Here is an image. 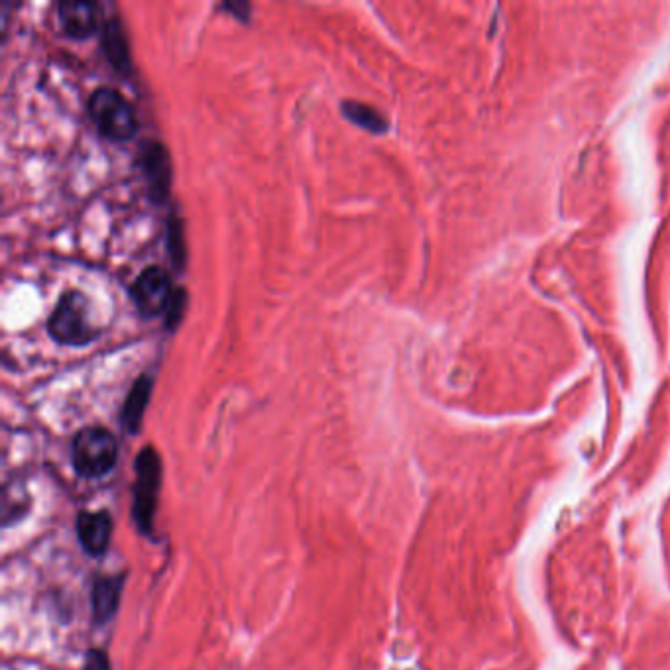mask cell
<instances>
[{
    "instance_id": "cell-1",
    "label": "cell",
    "mask_w": 670,
    "mask_h": 670,
    "mask_svg": "<svg viewBox=\"0 0 670 670\" xmlns=\"http://www.w3.org/2000/svg\"><path fill=\"white\" fill-rule=\"evenodd\" d=\"M134 488H132V519L138 531L146 537H152L156 511L162 492V458L154 447H146L138 452L134 462Z\"/></svg>"
},
{
    "instance_id": "cell-2",
    "label": "cell",
    "mask_w": 670,
    "mask_h": 670,
    "mask_svg": "<svg viewBox=\"0 0 670 670\" xmlns=\"http://www.w3.org/2000/svg\"><path fill=\"white\" fill-rule=\"evenodd\" d=\"M118 443L105 427L81 429L71 445V462L75 472L85 480H99L114 468Z\"/></svg>"
},
{
    "instance_id": "cell-3",
    "label": "cell",
    "mask_w": 670,
    "mask_h": 670,
    "mask_svg": "<svg viewBox=\"0 0 670 670\" xmlns=\"http://www.w3.org/2000/svg\"><path fill=\"white\" fill-rule=\"evenodd\" d=\"M48 331L56 342L67 346H83L97 336L89 317V301L81 291H65L59 297L48 321Z\"/></svg>"
},
{
    "instance_id": "cell-4",
    "label": "cell",
    "mask_w": 670,
    "mask_h": 670,
    "mask_svg": "<svg viewBox=\"0 0 670 670\" xmlns=\"http://www.w3.org/2000/svg\"><path fill=\"white\" fill-rule=\"evenodd\" d=\"M89 112L99 132L114 142L130 140L138 130V120L130 103L111 87H99L89 99Z\"/></svg>"
},
{
    "instance_id": "cell-5",
    "label": "cell",
    "mask_w": 670,
    "mask_h": 670,
    "mask_svg": "<svg viewBox=\"0 0 670 670\" xmlns=\"http://www.w3.org/2000/svg\"><path fill=\"white\" fill-rule=\"evenodd\" d=\"M130 295L138 313L146 319L158 317L160 313L168 311L169 301L173 297L168 272L158 266L146 268L132 283Z\"/></svg>"
},
{
    "instance_id": "cell-6",
    "label": "cell",
    "mask_w": 670,
    "mask_h": 670,
    "mask_svg": "<svg viewBox=\"0 0 670 670\" xmlns=\"http://www.w3.org/2000/svg\"><path fill=\"white\" fill-rule=\"evenodd\" d=\"M77 537L89 557H103L112 539V517L109 511H83L77 515Z\"/></svg>"
},
{
    "instance_id": "cell-7",
    "label": "cell",
    "mask_w": 670,
    "mask_h": 670,
    "mask_svg": "<svg viewBox=\"0 0 670 670\" xmlns=\"http://www.w3.org/2000/svg\"><path fill=\"white\" fill-rule=\"evenodd\" d=\"M61 28L71 38H89L99 24V6L87 0H67L57 4Z\"/></svg>"
},
{
    "instance_id": "cell-8",
    "label": "cell",
    "mask_w": 670,
    "mask_h": 670,
    "mask_svg": "<svg viewBox=\"0 0 670 670\" xmlns=\"http://www.w3.org/2000/svg\"><path fill=\"white\" fill-rule=\"evenodd\" d=\"M144 171L148 179V187L154 201H164L168 197L171 183V164L168 150L160 142H150L144 146Z\"/></svg>"
},
{
    "instance_id": "cell-9",
    "label": "cell",
    "mask_w": 670,
    "mask_h": 670,
    "mask_svg": "<svg viewBox=\"0 0 670 670\" xmlns=\"http://www.w3.org/2000/svg\"><path fill=\"white\" fill-rule=\"evenodd\" d=\"M124 576H99L91 590V610L97 625H107L118 612Z\"/></svg>"
},
{
    "instance_id": "cell-10",
    "label": "cell",
    "mask_w": 670,
    "mask_h": 670,
    "mask_svg": "<svg viewBox=\"0 0 670 670\" xmlns=\"http://www.w3.org/2000/svg\"><path fill=\"white\" fill-rule=\"evenodd\" d=\"M150 395H152V380L146 376H140L128 391L124 407H122V423L130 435H136L140 431Z\"/></svg>"
},
{
    "instance_id": "cell-11",
    "label": "cell",
    "mask_w": 670,
    "mask_h": 670,
    "mask_svg": "<svg viewBox=\"0 0 670 670\" xmlns=\"http://www.w3.org/2000/svg\"><path fill=\"white\" fill-rule=\"evenodd\" d=\"M103 46H105V52H107V57H109V61H111L112 65H114L118 71H128V67H130L128 44H126L122 26H120V22H118L116 18H112V20H109V22L105 24Z\"/></svg>"
},
{
    "instance_id": "cell-12",
    "label": "cell",
    "mask_w": 670,
    "mask_h": 670,
    "mask_svg": "<svg viewBox=\"0 0 670 670\" xmlns=\"http://www.w3.org/2000/svg\"><path fill=\"white\" fill-rule=\"evenodd\" d=\"M342 107H344V114H348L352 122H356L364 128H370L374 132L386 130V120L374 109H370L366 105H360V103H344Z\"/></svg>"
},
{
    "instance_id": "cell-13",
    "label": "cell",
    "mask_w": 670,
    "mask_h": 670,
    "mask_svg": "<svg viewBox=\"0 0 670 670\" xmlns=\"http://www.w3.org/2000/svg\"><path fill=\"white\" fill-rule=\"evenodd\" d=\"M183 307H185V291L177 289V291H173V297L169 301L168 327H175L177 325V321L183 315Z\"/></svg>"
},
{
    "instance_id": "cell-14",
    "label": "cell",
    "mask_w": 670,
    "mask_h": 670,
    "mask_svg": "<svg viewBox=\"0 0 670 670\" xmlns=\"http://www.w3.org/2000/svg\"><path fill=\"white\" fill-rule=\"evenodd\" d=\"M83 670H112L111 661L103 651L93 649V651H89V655L85 659Z\"/></svg>"
}]
</instances>
